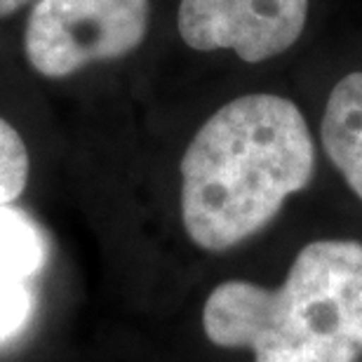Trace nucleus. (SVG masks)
I'll return each instance as SVG.
<instances>
[{
	"label": "nucleus",
	"mask_w": 362,
	"mask_h": 362,
	"mask_svg": "<svg viewBox=\"0 0 362 362\" xmlns=\"http://www.w3.org/2000/svg\"><path fill=\"white\" fill-rule=\"evenodd\" d=\"M28 280H0V344L19 337L33 315V289Z\"/></svg>",
	"instance_id": "obj_8"
},
{
	"label": "nucleus",
	"mask_w": 362,
	"mask_h": 362,
	"mask_svg": "<svg viewBox=\"0 0 362 362\" xmlns=\"http://www.w3.org/2000/svg\"><path fill=\"white\" fill-rule=\"evenodd\" d=\"M306 14L308 0H181L179 33L200 52L233 49L259 64L299 40Z\"/></svg>",
	"instance_id": "obj_4"
},
{
	"label": "nucleus",
	"mask_w": 362,
	"mask_h": 362,
	"mask_svg": "<svg viewBox=\"0 0 362 362\" xmlns=\"http://www.w3.org/2000/svg\"><path fill=\"white\" fill-rule=\"evenodd\" d=\"M320 134L332 165L362 200V74H349L334 85Z\"/></svg>",
	"instance_id": "obj_5"
},
{
	"label": "nucleus",
	"mask_w": 362,
	"mask_h": 362,
	"mask_svg": "<svg viewBox=\"0 0 362 362\" xmlns=\"http://www.w3.org/2000/svg\"><path fill=\"white\" fill-rule=\"evenodd\" d=\"M31 158L21 134L0 115V205H10L24 193Z\"/></svg>",
	"instance_id": "obj_7"
},
{
	"label": "nucleus",
	"mask_w": 362,
	"mask_h": 362,
	"mask_svg": "<svg viewBox=\"0 0 362 362\" xmlns=\"http://www.w3.org/2000/svg\"><path fill=\"white\" fill-rule=\"evenodd\" d=\"M28 0H0V19L10 17L19 10V7H24Z\"/></svg>",
	"instance_id": "obj_9"
},
{
	"label": "nucleus",
	"mask_w": 362,
	"mask_h": 362,
	"mask_svg": "<svg viewBox=\"0 0 362 362\" xmlns=\"http://www.w3.org/2000/svg\"><path fill=\"white\" fill-rule=\"evenodd\" d=\"M315 172L301 111L278 94H245L198 129L181 158V219L188 238L223 252L266 228Z\"/></svg>",
	"instance_id": "obj_1"
},
{
	"label": "nucleus",
	"mask_w": 362,
	"mask_h": 362,
	"mask_svg": "<svg viewBox=\"0 0 362 362\" xmlns=\"http://www.w3.org/2000/svg\"><path fill=\"white\" fill-rule=\"evenodd\" d=\"M49 245L40 223L24 209L0 205V280H28L47 262Z\"/></svg>",
	"instance_id": "obj_6"
},
{
	"label": "nucleus",
	"mask_w": 362,
	"mask_h": 362,
	"mask_svg": "<svg viewBox=\"0 0 362 362\" xmlns=\"http://www.w3.org/2000/svg\"><path fill=\"white\" fill-rule=\"evenodd\" d=\"M148 14V0H38L24 31L26 59L52 81L120 59L146 38Z\"/></svg>",
	"instance_id": "obj_3"
},
{
	"label": "nucleus",
	"mask_w": 362,
	"mask_h": 362,
	"mask_svg": "<svg viewBox=\"0 0 362 362\" xmlns=\"http://www.w3.org/2000/svg\"><path fill=\"white\" fill-rule=\"evenodd\" d=\"M214 346L255 362H356L362 356V243L315 240L275 289L226 280L202 306Z\"/></svg>",
	"instance_id": "obj_2"
}]
</instances>
